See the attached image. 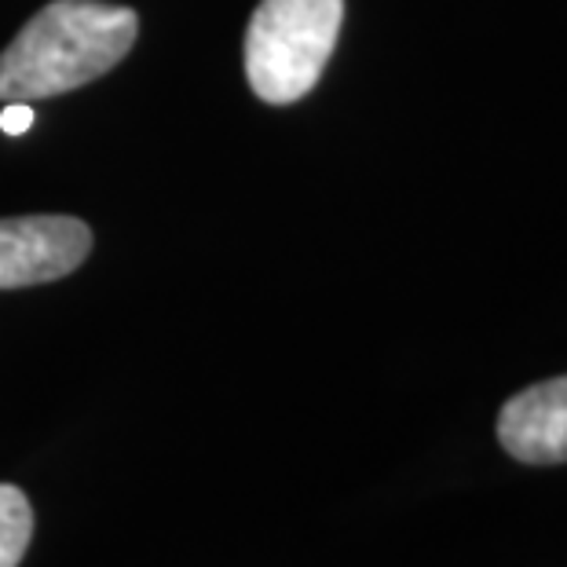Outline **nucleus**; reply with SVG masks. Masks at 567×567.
I'll list each match as a JSON object with an SVG mask.
<instances>
[{
	"label": "nucleus",
	"mask_w": 567,
	"mask_h": 567,
	"mask_svg": "<svg viewBox=\"0 0 567 567\" xmlns=\"http://www.w3.org/2000/svg\"><path fill=\"white\" fill-rule=\"evenodd\" d=\"M505 454L524 465L567 462V373L516 392L498 414Z\"/></svg>",
	"instance_id": "nucleus-4"
},
{
	"label": "nucleus",
	"mask_w": 567,
	"mask_h": 567,
	"mask_svg": "<svg viewBox=\"0 0 567 567\" xmlns=\"http://www.w3.org/2000/svg\"><path fill=\"white\" fill-rule=\"evenodd\" d=\"M92 252V231L78 216L0 220V289L66 279Z\"/></svg>",
	"instance_id": "nucleus-3"
},
{
	"label": "nucleus",
	"mask_w": 567,
	"mask_h": 567,
	"mask_svg": "<svg viewBox=\"0 0 567 567\" xmlns=\"http://www.w3.org/2000/svg\"><path fill=\"white\" fill-rule=\"evenodd\" d=\"M341 22L344 0H260L246 30V78L257 100H305L330 63Z\"/></svg>",
	"instance_id": "nucleus-2"
},
{
	"label": "nucleus",
	"mask_w": 567,
	"mask_h": 567,
	"mask_svg": "<svg viewBox=\"0 0 567 567\" xmlns=\"http://www.w3.org/2000/svg\"><path fill=\"white\" fill-rule=\"evenodd\" d=\"M140 16L103 0H55L0 52V103H38L103 78L136 44Z\"/></svg>",
	"instance_id": "nucleus-1"
},
{
	"label": "nucleus",
	"mask_w": 567,
	"mask_h": 567,
	"mask_svg": "<svg viewBox=\"0 0 567 567\" xmlns=\"http://www.w3.org/2000/svg\"><path fill=\"white\" fill-rule=\"evenodd\" d=\"M33 538V509L27 494L0 484V567H19Z\"/></svg>",
	"instance_id": "nucleus-5"
},
{
	"label": "nucleus",
	"mask_w": 567,
	"mask_h": 567,
	"mask_svg": "<svg viewBox=\"0 0 567 567\" xmlns=\"http://www.w3.org/2000/svg\"><path fill=\"white\" fill-rule=\"evenodd\" d=\"M33 125V111L30 103H4V114H0V128L8 132V136H22Z\"/></svg>",
	"instance_id": "nucleus-6"
}]
</instances>
